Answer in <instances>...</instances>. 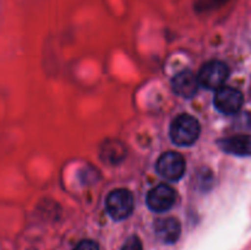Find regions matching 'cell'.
I'll return each mask as SVG.
<instances>
[{
	"instance_id": "ba28073f",
	"label": "cell",
	"mask_w": 251,
	"mask_h": 250,
	"mask_svg": "<svg viewBox=\"0 0 251 250\" xmlns=\"http://www.w3.org/2000/svg\"><path fill=\"white\" fill-rule=\"evenodd\" d=\"M154 233L161 242L173 244L180 237V222L174 217L159 218L154 222Z\"/></svg>"
},
{
	"instance_id": "6da1fadb",
	"label": "cell",
	"mask_w": 251,
	"mask_h": 250,
	"mask_svg": "<svg viewBox=\"0 0 251 250\" xmlns=\"http://www.w3.org/2000/svg\"><path fill=\"white\" fill-rule=\"evenodd\" d=\"M201 126L193 115L180 114L172 122L169 135L172 141L178 146H191L200 136Z\"/></svg>"
},
{
	"instance_id": "8992f818",
	"label": "cell",
	"mask_w": 251,
	"mask_h": 250,
	"mask_svg": "<svg viewBox=\"0 0 251 250\" xmlns=\"http://www.w3.org/2000/svg\"><path fill=\"white\" fill-rule=\"evenodd\" d=\"M213 103L218 112L226 115L237 114L243 107L244 103V97L239 90L233 87H222L217 90Z\"/></svg>"
},
{
	"instance_id": "277c9868",
	"label": "cell",
	"mask_w": 251,
	"mask_h": 250,
	"mask_svg": "<svg viewBox=\"0 0 251 250\" xmlns=\"http://www.w3.org/2000/svg\"><path fill=\"white\" fill-rule=\"evenodd\" d=\"M156 171L167 180L176 181L185 173V159L178 152H166L157 161Z\"/></svg>"
},
{
	"instance_id": "7a4b0ae2",
	"label": "cell",
	"mask_w": 251,
	"mask_h": 250,
	"mask_svg": "<svg viewBox=\"0 0 251 250\" xmlns=\"http://www.w3.org/2000/svg\"><path fill=\"white\" fill-rule=\"evenodd\" d=\"M105 208L114 221H123L134 211V196L127 189H115L105 199Z\"/></svg>"
},
{
	"instance_id": "8fae6325",
	"label": "cell",
	"mask_w": 251,
	"mask_h": 250,
	"mask_svg": "<svg viewBox=\"0 0 251 250\" xmlns=\"http://www.w3.org/2000/svg\"><path fill=\"white\" fill-rule=\"evenodd\" d=\"M122 250H144L141 239H140L137 235H131V237L127 238L126 242L124 243Z\"/></svg>"
},
{
	"instance_id": "9c48e42d",
	"label": "cell",
	"mask_w": 251,
	"mask_h": 250,
	"mask_svg": "<svg viewBox=\"0 0 251 250\" xmlns=\"http://www.w3.org/2000/svg\"><path fill=\"white\" fill-rule=\"evenodd\" d=\"M218 146L226 153L234 156H251V135H233L218 141Z\"/></svg>"
},
{
	"instance_id": "52a82bcc",
	"label": "cell",
	"mask_w": 251,
	"mask_h": 250,
	"mask_svg": "<svg viewBox=\"0 0 251 250\" xmlns=\"http://www.w3.org/2000/svg\"><path fill=\"white\" fill-rule=\"evenodd\" d=\"M199 77L190 70H183L176 74L172 80V87L178 96L183 98H191L199 90Z\"/></svg>"
},
{
	"instance_id": "7c38bea8",
	"label": "cell",
	"mask_w": 251,
	"mask_h": 250,
	"mask_svg": "<svg viewBox=\"0 0 251 250\" xmlns=\"http://www.w3.org/2000/svg\"><path fill=\"white\" fill-rule=\"evenodd\" d=\"M74 250H100V247H98L97 243L93 242V240L86 239L78 243Z\"/></svg>"
},
{
	"instance_id": "3957f363",
	"label": "cell",
	"mask_w": 251,
	"mask_h": 250,
	"mask_svg": "<svg viewBox=\"0 0 251 250\" xmlns=\"http://www.w3.org/2000/svg\"><path fill=\"white\" fill-rule=\"evenodd\" d=\"M228 76H229V69L223 61L211 60L203 64L198 77L200 86L207 90L217 91L223 87Z\"/></svg>"
},
{
	"instance_id": "5b68a950",
	"label": "cell",
	"mask_w": 251,
	"mask_h": 250,
	"mask_svg": "<svg viewBox=\"0 0 251 250\" xmlns=\"http://www.w3.org/2000/svg\"><path fill=\"white\" fill-rule=\"evenodd\" d=\"M176 200V193L171 185L159 184L149 191L146 198V203L149 208L153 212H166L171 210Z\"/></svg>"
},
{
	"instance_id": "30bf717a",
	"label": "cell",
	"mask_w": 251,
	"mask_h": 250,
	"mask_svg": "<svg viewBox=\"0 0 251 250\" xmlns=\"http://www.w3.org/2000/svg\"><path fill=\"white\" fill-rule=\"evenodd\" d=\"M125 147L119 141H107L102 146L100 150V156L104 162L109 163H118L125 158Z\"/></svg>"
}]
</instances>
